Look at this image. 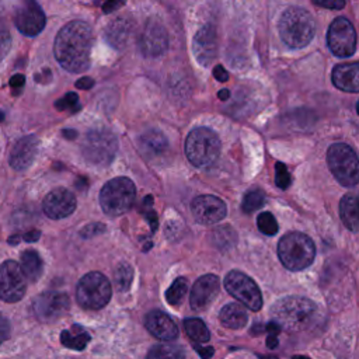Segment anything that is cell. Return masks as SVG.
Instances as JSON below:
<instances>
[{"mask_svg": "<svg viewBox=\"0 0 359 359\" xmlns=\"http://www.w3.org/2000/svg\"><path fill=\"white\" fill-rule=\"evenodd\" d=\"M220 292V280L216 275L208 273L196 279L192 286L189 304L195 311L206 310Z\"/></svg>", "mask_w": 359, "mask_h": 359, "instance_id": "e0dca14e", "label": "cell"}, {"mask_svg": "<svg viewBox=\"0 0 359 359\" xmlns=\"http://www.w3.org/2000/svg\"><path fill=\"white\" fill-rule=\"evenodd\" d=\"M18 240H20V236H11V237H8V243L10 244H17L18 243Z\"/></svg>", "mask_w": 359, "mask_h": 359, "instance_id": "816d5d0a", "label": "cell"}, {"mask_svg": "<svg viewBox=\"0 0 359 359\" xmlns=\"http://www.w3.org/2000/svg\"><path fill=\"white\" fill-rule=\"evenodd\" d=\"M327 163L341 185L351 188L359 182V158L351 146L345 143L331 144L327 151Z\"/></svg>", "mask_w": 359, "mask_h": 359, "instance_id": "52a82bcc", "label": "cell"}, {"mask_svg": "<svg viewBox=\"0 0 359 359\" xmlns=\"http://www.w3.org/2000/svg\"><path fill=\"white\" fill-rule=\"evenodd\" d=\"M133 280V268L129 264H119L114 271V283L119 292H126Z\"/></svg>", "mask_w": 359, "mask_h": 359, "instance_id": "d6a6232c", "label": "cell"}, {"mask_svg": "<svg viewBox=\"0 0 359 359\" xmlns=\"http://www.w3.org/2000/svg\"><path fill=\"white\" fill-rule=\"evenodd\" d=\"M88 341H90L88 332L77 324L72 325L69 330L62 331V334H60L62 345L66 348H70V349L83 351L87 346Z\"/></svg>", "mask_w": 359, "mask_h": 359, "instance_id": "4316f807", "label": "cell"}, {"mask_svg": "<svg viewBox=\"0 0 359 359\" xmlns=\"http://www.w3.org/2000/svg\"><path fill=\"white\" fill-rule=\"evenodd\" d=\"M195 349H196V352L201 355V358H202V359H210V358H212V355H213V352H215L212 346L201 348V346H196V345H195Z\"/></svg>", "mask_w": 359, "mask_h": 359, "instance_id": "c3c4849f", "label": "cell"}, {"mask_svg": "<svg viewBox=\"0 0 359 359\" xmlns=\"http://www.w3.org/2000/svg\"><path fill=\"white\" fill-rule=\"evenodd\" d=\"M151 245H153V244H151V243H147V244H146V245H144V251H147V250H149V248H150V247H151Z\"/></svg>", "mask_w": 359, "mask_h": 359, "instance_id": "f5cc1de1", "label": "cell"}, {"mask_svg": "<svg viewBox=\"0 0 359 359\" xmlns=\"http://www.w3.org/2000/svg\"><path fill=\"white\" fill-rule=\"evenodd\" d=\"M191 212L198 223L210 226L226 217L227 208L226 203L217 196L201 195L192 201Z\"/></svg>", "mask_w": 359, "mask_h": 359, "instance_id": "9a60e30c", "label": "cell"}, {"mask_svg": "<svg viewBox=\"0 0 359 359\" xmlns=\"http://www.w3.org/2000/svg\"><path fill=\"white\" fill-rule=\"evenodd\" d=\"M118 150L116 136L109 129H91L81 143L83 157L93 165H108Z\"/></svg>", "mask_w": 359, "mask_h": 359, "instance_id": "ba28073f", "label": "cell"}, {"mask_svg": "<svg viewBox=\"0 0 359 359\" xmlns=\"http://www.w3.org/2000/svg\"><path fill=\"white\" fill-rule=\"evenodd\" d=\"M271 317L280 328L290 332H300L317 323L318 307L310 299L287 296L272 304Z\"/></svg>", "mask_w": 359, "mask_h": 359, "instance_id": "7a4b0ae2", "label": "cell"}, {"mask_svg": "<svg viewBox=\"0 0 359 359\" xmlns=\"http://www.w3.org/2000/svg\"><path fill=\"white\" fill-rule=\"evenodd\" d=\"M327 43L335 56H352L356 50V31L352 22L345 17L335 18L328 28Z\"/></svg>", "mask_w": 359, "mask_h": 359, "instance_id": "8fae6325", "label": "cell"}, {"mask_svg": "<svg viewBox=\"0 0 359 359\" xmlns=\"http://www.w3.org/2000/svg\"><path fill=\"white\" fill-rule=\"evenodd\" d=\"M184 330L187 335L198 344H205L210 339L209 330L206 324L199 318H187L184 320Z\"/></svg>", "mask_w": 359, "mask_h": 359, "instance_id": "f546056e", "label": "cell"}, {"mask_svg": "<svg viewBox=\"0 0 359 359\" xmlns=\"http://www.w3.org/2000/svg\"><path fill=\"white\" fill-rule=\"evenodd\" d=\"M107 230V226L104 223H100V222H94V223H88L87 226H84L81 230H80V236L83 238H93L95 236H100L102 233H105Z\"/></svg>", "mask_w": 359, "mask_h": 359, "instance_id": "74e56055", "label": "cell"}, {"mask_svg": "<svg viewBox=\"0 0 359 359\" xmlns=\"http://www.w3.org/2000/svg\"><path fill=\"white\" fill-rule=\"evenodd\" d=\"M292 359H309L307 356H293Z\"/></svg>", "mask_w": 359, "mask_h": 359, "instance_id": "db71d44e", "label": "cell"}, {"mask_svg": "<svg viewBox=\"0 0 359 359\" xmlns=\"http://www.w3.org/2000/svg\"><path fill=\"white\" fill-rule=\"evenodd\" d=\"M70 306L69 296L62 292H45L35 297L34 313L42 321H53L67 311Z\"/></svg>", "mask_w": 359, "mask_h": 359, "instance_id": "2e32d148", "label": "cell"}, {"mask_svg": "<svg viewBox=\"0 0 359 359\" xmlns=\"http://www.w3.org/2000/svg\"><path fill=\"white\" fill-rule=\"evenodd\" d=\"M224 287L247 309L258 311L262 307V294L259 287L244 272L230 271L224 278Z\"/></svg>", "mask_w": 359, "mask_h": 359, "instance_id": "30bf717a", "label": "cell"}, {"mask_svg": "<svg viewBox=\"0 0 359 359\" xmlns=\"http://www.w3.org/2000/svg\"><path fill=\"white\" fill-rule=\"evenodd\" d=\"M55 107L59 111H70V112H76L80 109V104H79V95L76 93H67L65 97L59 98L55 102Z\"/></svg>", "mask_w": 359, "mask_h": 359, "instance_id": "d590c367", "label": "cell"}, {"mask_svg": "<svg viewBox=\"0 0 359 359\" xmlns=\"http://www.w3.org/2000/svg\"><path fill=\"white\" fill-rule=\"evenodd\" d=\"M264 203H265V194H264V191L255 188V189L248 191V192L244 195L241 208H243V212L251 213V212L259 209Z\"/></svg>", "mask_w": 359, "mask_h": 359, "instance_id": "836d02e7", "label": "cell"}, {"mask_svg": "<svg viewBox=\"0 0 359 359\" xmlns=\"http://www.w3.org/2000/svg\"><path fill=\"white\" fill-rule=\"evenodd\" d=\"M111 293V283L105 275L101 272H88L79 280L76 299L83 309L98 310L107 306Z\"/></svg>", "mask_w": 359, "mask_h": 359, "instance_id": "9c48e42d", "label": "cell"}, {"mask_svg": "<svg viewBox=\"0 0 359 359\" xmlns=\"http://www.w3.org/2000/svg\"><path fill=\"white\" fill-rule=\"evenodd\" d=\"M278 255L289 271H302L307 268L316 257L314 241L300 231L287 233L279 240Z\"/></svg>", "mask_w": 359, "mask_h": 359, "instance_id": "277c9868", "label": "cell"}, {"mask_svg": "<svg viewBox=\"0 0 359 359\" xmlns=\"http://www.w3.org/2000/svg\"><path fill=\"white\" fill-rule=\"evenodd\" d=\"M95 6H100L102 13L109 14L114 11H118L121 7L125 6L126 0H95Z\"/></svg>", "mask_w": 359, "mask_h": 359, "instance_id": "ab89813d", "label": "cell"}, {"mask_svg": "<svg viewBox=\"0 0 359 359\" xmlns=\"http://www.w3.org/2000/svg\"><path fill=\"white\" fill-rule=\"evenodd\" d=\"M41 237V231L36 230V229H32V230H28L27 233L22 234V238L27 241V243H35L38 241Z\"/></svg>", "mask_w": 359, "mask_h": 359, "instance_id": "7dc6e473", "label": "cell"}, {"mask_svg": "<svg viewBox=\"0 0 359 359\" xmlns=\"http://www.w3.org/2000/svg\"><path fill=\"white\" fill-rule=\"evenodd\" d=\"M45 22V14L36 0H20L14 11V24L21 34L35 36L43 29Z\"/></svg>", "mask_w": 359, "mask_h": 359, "instance_id": "4fadbf2b", "label": "cell"}, {"mask_svg": "<svg viewBox=\"0 0 359 359\" xmlns=\"http://www.w3.org/2000/svg\"><path fill=\"white\" fill-rule=\"evenodd\" d=\"M147 331L161 341H174L178 337V327L174 320L161 310H151L144 320Z\"/></svg>", "mask_w": 359, "mask_h": 359, "instance_id": "44dd1931", "label": "cell"}, {"mask_svg": "<svg viewBox=\"0 0 359 359\" xmlns=\"http://www.w3.org/2000/svg\"><path fill=\"white\" fill-rule=\"evenodd\" d=\"M38 137L27 135L15 142L10 153V164L17 171L27 170L36 157L38 153Z\"/></svg>", "mask_w": 359, "mask_h": 359, "instance_id": "ffe728a7", "label": "cell"}, {"mask_svg": "<svg viewBox=\"0 0 359 359\" xmlns=\"http://www.w3.org/2000/svg\"><path fill=\"white\" fill-rule=\"evenodd\" d=\"M316 27L311 14L302 7H289L279 20L282 41L290 48H304L314 38Z\"/></svg>", "mask_w": 359, "mask_h": 359, "instance_id": "3957f363", "label": "cell"}, {"mask_svg": "<svg viewBox=\"0 0 359 359\" xmlns=\"http://www.w3.org/2000/svg\"><path fill=\"white\" fill-rule=\"evenodd\" d=\"M188 292V280L184 276H178L165 292V299L171 306H180Z\"/></svg>", "mask_w": 359, "mask_h": 359, "instance_id": "1f68e13d", "label": "cell"}, {"mask_svg": "<svg viewBox=\"0 0 359 359\" xmlns=\"http://www.w3.org/2000/svg\"><path fill=\"white\" fill-rule=\"evenodd\" d=\"M10 332H11L10 323L7 321V318L0 316V344H3L6 339L10 338Z\"/></svg>", "mask_w": 359, "mask_h": 359, "instance_id": "7bdbcfd3", "label": "cell"}, {"mask_svg": "<svg viewBox=\"0 0 359 359\" xmlns=\"http://www.w3.org/2000/svg\"><path fill=\"white\" fill-rule=\"evenodd\" d=\"M76 205V196L69 189L55 188L45 196L42 208L48 217L57 220L70 216L74 212Z\"/></svg>", "mask_w": 359, "mask_h": 359, "instance_id": "ac0fdd59", "label": "cell"}, {"mask_svg": "<svg viewBox=\"0 0 359 359\" xmlns=\"http://www.w3.org/2000/svg\"><path fill=\"white\" fill-rule=\"evenodd\" d=\"M257 226L258 229L266 234V236H273L278 233L279 230V226H278V222L276 219L273 217L272 213L269 212H262L258 215V219H257Z\"/></svg>", "mask_w": 359, "mask_h": 359, "instance_id": "e575fe53", "label": "cell"}, {"mask_svg": "<svg viewBox=\"0 0 359 359\" xmlns=\"http://www.w3.org/2000/svg\"><path fill=\"white\" fill-rule=\"evenodd\" d=\"M313 3L330 10H341L345 6V0H313Z\"/></svg>", "mask_w": 359, "mask_h": 359, "instance_id": "60d3db41", "label": "cell"}, {"mask_svg": "<svg viewBox=\"0 0 359 359\" xmlns=\"http://www.w3.org/2000/svg\"><path fill=\"white\" fill-rule=\"evenodd\" d=\"M195 59L202 66H209L217 53V35L213 25L206 24L199 28L192 41Z\"/></svg>", "mask_w": 359, "mask_h": 359, "instance_id": "d6986e66", "label": "cell"}, {"mask_svg": "<svg viewBox=\"0 0 359 359\" xmlns=\"http://www.w3.org/2000/svg\"><path fill=\"white\" fill-rule=\"evenodd\" d=\"M139 146L142 153L149 157L154 158L163 156L168 149V140L165 135L157 129H150L144 132L139 139Z\"/></svg>", "mask_w": 359, "mask_h": 359, "instance_id": "cb8c5ba5", "label": "cell"}, {"mask_svg": "<svg viewBox=\"0 0 359 359\" xmlns=\"http://www.w3.org/2000/svg\"><path fill=\"white\" fill-rule=\"evenodd\" d=\"M137 43L143 56H161L168 46V35L164 25L156 20H149L139 34Z\"/></svg>", "mask_w": 359, "mask_h": 359, "instance_id": "5bb4252c", "label": "cell"}, {"mask_svg": "<svg viewBox=\"0 0 359 359\" xmlns=\"http://www.w3.org/2000/svg\"><path fill=\"white\" fill-rule=\"evenodd\" d=\"M146 359H185V352L177 344H157L150 348Z\"/></svg>", "mask_w": 359, "mask_h": 359, "instance_id": "f1b7e54d", "label": "cell"}, {"mask_svg": "<svg viewBox=\"0 0 359 359\" xmlns=\"http://www.w3.org/2000/svg\"><path fill=\"white\" fill-rule=\"evenodd\" d=\"M290 174L286 168V165L283 163H276L275 165V184L276 187L282 188V189H286L289 185H290Z\"/></svg>", "mask_w": 359, "mask_h": 359, "instance_id": "8d00e7d4", "label": "cell"}, {"mask_svg": "<svg viewBox=\"0 0 359 359\" xmlns=\"http://www.w3.org/2000/svg\"><path fill=\"white\" fill-rule=\"evenodd\" d=\"M42 259L35 250H27L21 254V268L28 280L36 282L42 275Z\"/></svg>", "mask_w": 359, "mask_h": 359, "instance_id": "83f0119b", "label": "cell"}, {"mask_svg": "<svg viewBox=\"0 0 359 359\" xmlns=\"http://www.w3.org/2000/svg\"><path fill=\"white\" fill-rule=\"evenodd\" d=\"M3 119H4V114H3V112H1V111H0V122H1V121H3Z\"/></svg>", "mask_w": 359, "mask_h": 359, "instance_id": "11a10c76", "label": "cell"}, {"mask_svg": "<svg viewBox=\"0 0 359 359\" xmlns=\"http://www.w3.org/2000/svg\"><path fill=\"white\" fill-rule=\"evenodd\" d=\"M356 112H358V115H359V101H358V104H356Z\"/></svg>", "mask_w": 359, "mask_h": 359, "instance_id": "9f6ffc18", "label": "cell"}, {"mask_svg": "<svg viewBox=\"0 0 359 359\" xmlns=\"http://www.w3.org/2000/svg\"><path fill=\"white\" fill-rule=\"evenodd\" d=\"M142 212H143V215H144V217L147 219V222H149V226H150V230L154 233L156 230H157V227H158V219H157V213L151 209V208H149V209H142Z\"/></svg>", "mask_w": 359, "mask_h": 359, "instance_id": "b9f144b4", "label": "cell"}, {"mask_svg": "<svg viewBox=\"0 0 359 359\" xmlns=\"http://www.w3.org/2000/svg\"><path fill=\"white\" fill-rule=\"evenodd\" d=\"M62 135H63L66 139L72 140V139H74V137L77 136V132L73 130V129H63V130H62Z\"/></svg>", "mask_w": 359, "mask_h": 359, "instance_id": "681fc988", "label": "cell"}, {"mask_svg": "<svg viewBox=\"0 0 359 359\" xmlns=\"http://www.w3.org/2000/svg\"><path fill=\"white\" fill-rule=\"evenodd\" d=\"M93 41V31L87 22L70 21L60 28L55 38V57L70 73L86 72L90 66Z\"/></svg>", "mask_w": 359, "mask_h": 359, "instance_id": "6da1fadb", "label": "cell"}, {"mask_svg": "<svg viewBox=\"0 0 359 359\" xmlns=\"http://www.w3.org/2000/svg\"><path fill=\"white\" fill-rule=\"evenodd\" d=\"M27 290V276L21 268L13 259H8L0 265V299L7 303H15L21 300Z\"/></svg>", "mask_w": 359, "mask_h": 359, "instance_id": "7c38bea8", "label": "cell"}, {"mask_svg": "<svg viewBox=\"0 0 359 359\" xmlns=\"http://www.w3.org/2000/svg\"><path fill=\"white\" fill-rule=\"evenodd\" d=\"M25 84V77L22 74H14L11 79H10V87L13 90H21Z\"/></svg>", "mask_w": 359, "mask_h": 359, "instance_id": "f6af8a7d", "label": "cell"}, {"mask_svg": "<svg viewBox=\"0 0 359 359\" xmlns=\"http://www.w3.org/2000/svg\"><path fill=\"white\" fill-rule=\"evenodd\" d=\"M185 156L195 167L213 164L220 154L219 136L208 128H195L189 132L184 144Z\"/></svg>", "mask_w": 359, "mask_h": 359, "instance_id": "5b68a950", "label": "cell"}, {"mask_svg": "<svg viewBox=\"0 0 359 359\" xmlns=\"http://www.w3.org/2000/svg\"><path fill=\"white\" fill-rule=\"evenodd\" d=\"M331 79L337 88L348 93H359V62L337 65L332 69Z\"/></svg>", "mask_w": 359, "mask_h": 359, "instance_id": "603a6c76", "label": "cell"}, {"mask_svg": "<svg viewBox=\"0 0 359 359\" xmlns=\"http://www.w3.org/2000/svg\"><path fill=\"white\" fill-rule=\"evenodd\" d=\"M11 45V38L7 25L0 20V60L7 55Z\"/></svg>", "mask_w": 359, "mask_h": 359, "instance_id": "f35d334b", "label": "cell"}, {"mask_svg": "<svg viewBox=\"0 0 359 359\" xmlns=\"http://www.w3.org/2000/svg\"><path fill=\"white\" fill-rule=\"evenodd\" d=\"M136 198V188L128 177H116L108 181L100 192V205L105 215L121 216L126 213Z\"/></svg>", "mask_w": 359, "mask_h": 359, "instance_id": "8992f818", "label": "cell"}, {"mask_svg": "<svg viewBox=\"0 0 359 359\" xmlns=\"http://www.w3.org/2000/svg\"><path fill=\"white\" fill-rule=\"evenodd\" d=\"M135 32V22L129 17H116L105 28V41L115 49H123Z\"/></svg>", "mask_w": 359, "mask_h": 359, "instance_id": "7402d4cb", "label": "cell"}, {"mask_svg": "<svg viewBox=\"0 0 359 359\" xmlns=\"http://www.w3.org/2000/svg\"><path fill=\"white\" fill-rule=\"evenodd\" d=\"M217 97H219L222 101H226V100H229V97H230V91H229L227 88H223V90H220V91L217 93Z\"/></svg>", "mask_w": 359, "mask_h": 359, "instance_id": "f907efd6", "label": "cell"}, {"mask_svg": "<svg viewBox=\"0 0 359 359\" xmlns=\"http://www.w3.org/2000/svg\"><path fill=\"white\" fill-rule=\"evenodd\" d=\"M213 76H215L216 80H219V81H222V83H224V81L229 80V73L224 70V67H223L222 65L215 66V69H213Z\"/></svg>", "mask_w": 359, "mask_h": 359, "instance_id": "ee69618b", "label": "cell"}, {"mask_svg": "<svg viewBox=\"0 0 359 359\" xmlns=\"http://www.w3.org/2000/svg\"><path fill=\"white\" fill-rule=\"evenodd\" d=\"M212 241L213 244L220 250H227L233 247L237 241V236L234 230L230 226H220L216 227L212 233Z\"/></svg>", "mask_w": 359, "mask_h": 359, "instance_id": "4dcf8cb0", "label": "cell"}, {"mask_svg": "<svg viewBox=\"0 0 359 359\" xmlns=\"http://www.w3.org/2000/svg\"><path fill=\"white\" fill-rule=\"evenodd\" d=\"M94 86V80L91 77H81L76 81V88L80 90H90Z\"/></svg>", "mask_w": 359, "mask_h": 359, "instance_id": "bcb514c9", "label": "cell"}, {"mask_svg": "<svg viewBox=\"0 0 359 359\" xmlns=\"http://www.w3.org/2000/svg\"><path fill=\"white\" fill-rule=\"evenodd\" d=\"M219 320H220L222 325H224L226 328L240 330L247 324L248 316H247L245 309L241 304L229 303V304L223 306V309L220 310Z\"/></svg>", "mask_w": 359, "mask_h": 359, "instance_id": "484cf974", "label": "cell"}, {"mask_svg": "<svg viewBox=\"0 0 359 359\" xmlns=\"http://www.w3.org/2000/svg\"><path fill=\"white\" fill-rule=\"evenodd\" d=\"M339 216L345 227L352 231L359 230V192L342 196L339 202Z\"/></svg>", "mask_w": 359, "mask_h": 359, "instance_id": "d4e9b609", "label": "cell"}]
</instances>
